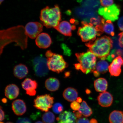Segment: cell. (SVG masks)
Instances as JSON below:
<instances>
[{
  "label": "cell",
  "instance_id": "cell-1",
  "mask_svg": "<svg viewBox=\"0 0 123 123\" xmlns=\"http://www.w3.org/2000/svg\"><path fill=\"white\" fill-rule=\"evenodd\" d=\"M27 35L24 26H15L0 31V55L5 46L10 43H16L22 49L27 47Z\"/></svg>",
  "mask_w": 123,
  "mask_h": 123
},
{
  "label": "cell",
  "instance_id": "cell-2",
  "mask_svg": "<svg viewBox=\"0 0 123 123\" xmlns=\"http://www.w3.org/2000/svg\"><path fill=\"white\" fill-rule=\"evenodd\" d=\"M113 43L111 38L104 36L87 42L85 45L96 56L101 60H105L110 55Z\"/></svg>",
  "mask_w": 123,
  "mask_h": 123
},
{
  "label": "cell",
  "instance_id": "cell-3",
  "mask_svg": "<svg viewBox=\"0 0 123 123\" xmlns=\"http://www.w3.org/2000/svg\"><path fill=\"white\" fill-rule=\"evenodd\" d=\"M60 9L57 5L53 7L47 6L41 12L40 19L41 22L47 28L57 26L61 20Z\"/></svg>",
  "mask_w": 123,
  "mask_h": 123
},
{
  "label": "cell",
  "instance_id": "cell-4",
  "mask_svg": "<svg viewBox=\"0 0 123 123\" xmlns=\"http://www.w3.org/2000/svg\"><path fill=\"white\" fill-rule=\"evenodd\" d=\"M79 62L74 64L77 70H80L84 74L93 73L96 65V56L90 50L84 53H76L75 54Z\"/></svg>",
  "mask_w": 123,
  "mask_h": 123
},
{
  "label": "cell",
  "instance_id": "cell-5",
  "mask_svg": "<svg viewBox=\"0 0 123 123\" xmlns=\"http://www.w3.org/2000/svg\"><path fill=\"white\" fill-rule=\"evenodd\" d=\"M45 56L49 70L52 71L60 73L68 67V64L62 55L53 53L49 50L46 52Z\"/></svg>",
  "mask_w": 123,
  "mask_h": 123
},
{
  "label": "cell",
  "instance_id": "cell-6",
  "mask_svg": "<svg viewBox=\"0 0 123 123\" xmlns=\"http://www.w3.org/2000/svg\"><path fill=\"white\" fill-rule=\"evenodd\" d=\"M81 24V26L78 28L77 33L83 42H89L94 40L97 36L101 35L96 27L91 23L82 21Z\"/></svg>",
  "mask_w": 123,
  "mask_h": 123
},
{
  "label": "cell",
  "instance_id": "cell-7",
  "mask_svg": "<svg viewBox=\"0 0 123 123\" xmlns=\"http://www.w3.org/2000/svg\"><path fill=\"white\" fill-rule=\"evenodd\" d=\"M120 12L119 6L113 4L108 7H100L98 13L107 20L114 21L118 19Z\"/></svg>",
  "mask_w": 123,
  "mask_h": 123
},
{
  "label": "cell",
  "instance_id": "cell-8",
  "mask_svg": "<svg viewBox=\"0 0 123 123\" xmlns=\"http://www.w3.org/2000/svg\"><path fill=\"white\" fill-rule=\"evenodd\" d=\"M54 98L49 94L38 96L34 100V107L43 112H47L53 107Z\"/></svg>",
  "mask_w": 123,
  "mask_h": 123
},
{
  "label": "cell",
  "instance_id": "cell-9",
  "mask_svg": "<svg viewBox=\"0 0 123 123\" xmlns=\"http://www.w3.org/2000/svg\"><path fill=\"white\" fill-rule=\"evenodd\" d=\"M32 64L35 74L38 77L45 76L48 74L49 69L47 64V58L39 56L35 58Z\"/></svg>",
  "mask_w": 123,
  "mask_h": 123
},
{
  "label": "cell",
  "instance_id": "cell-10",
  "mask_svg": "<svg viewBox=\"0 0 123 123\" xmlns=\"http://www.w3.org/2000/svg\"><path fill=\"white\" fill-rule=\"evenodd\" d=\"M43 26L38 22H31L26 25L25 29L27 36L32 39L37 38L43 30Z\"/></svg>",
  "mask_w": 123,
  "mask_h": 123
},
{
  "label": "cell",
  "instance_id": "cell-11",
  "mask_svg": "<svg viewBox=\"0 0 123 123\" xmlns=\"http://www.w3.org/2000/svg\"><path fill=\"white\" fill-rule=\"evenodd\" d=\"M123 64V60L121 56L115 58L109 66V70L112 76H118L121 73V67Z\"/></svg>",
  "mask_w": 123,
  "mask_h": 123
},
{
  "label": "cell",
  "instance_id": "cell-12",
  "mask_svg": "<svg viewBox=\"0 0 123 123\" xmlns=\"http://www.w3.org/2000/svg\"><path fill=\"white\" fill-rule=\"evenodd\" d=\"M35 43L40 48L46 49L50 47L52 43L51 38L48 34L43 33L37 37Z\"/></svg>",
  "mask_w": 123,
  "mask_h": 123
},
{
  "label": "cell",
  "instance_id": "cell-13",
  "mask_svg": "<svg viewBox=\"0 0 123 123\" xmlns=\"http://www.w3.org/2000/svg\"><path fill=\"white\" fill-rule=\"evenodd\" d=\"M75 25H72L70 23L67 21H63L60 23L59 25L55 29L64 36H72V31L76 29Z\"/></svg>",
  "mask_w": 123,
  "mask_h": 123
},
{
  "label": "cell",
  "instance_id": "cell-14",
  "mask_svg": "<svg viewBox=\"0 0 123 123\" xmlns=\"http://www.w3.org/2000/svg\"><path fill=\"white\" fill-rule=\"evenodd\" d=\"M97 100L98 104L101 107H108L113 103V97L110 93L105 91L99 93L98 97Z\"/></svg>",
  "mask_w": 123,
  "mask_h": 123
},
{
  "label": "cell",
  "instance_id": "cell-15",
  "mask_svg": "<svg viewBox=\"0 0 123 123\" xmlns=\"http://www.w3.org/2000/svg\"><path fill=\"white\" fill-rule=\"evenodd\" d=\"M12 108L14 113L18 116L24 115L27 110L25 102L20 99H16L13 101L12 104Z\"/></svg>",
  "mask_w": 123,
  "mask_h": 123
},
{
  "label": "cell",
  "instance_id": "cell-16",
  "mask_svg": "<svg viewBox=\"0 0 123 123\" xmlns=\"http://www.w3.org/2000/svg\"><path fill=\"white\" fill-rule=\"evenodd\" d=\"M76 118L72 112L65 111L62 112L56 118L57 123H75Z\"/></svg>",
  "mask_w": 123,
  "mask_h": 123
},
{
  "label": "cell",
  "instance_id": "cell-17",
  "mask_svg": "<svg viewBox=\"0 0 123 123\" xmlns=\"http://www.w3.org/2000/svg\"><path fill=\"white\" fill-rule=\"evenodd\" d=\"M19 90L16 85L10 84L7 86L5 90V94L6 97L10 100L15 99L19 96Z\"/></svg>",
  "mask_w": 123,
  "mask_h": 123
},
{
  "label": "cell",
  "instance_id": "cell-18",
  "mask_svg": "<svg viewBox=\"0 0 123 123\" xmlns=\"http://www.w3.org/2000/svg\"><path fill=\"white\" fill-rule=\"evenodd\" d=\"M109 66L108 63L105 60L98 61L96 64L95 70L93 72L94 75L98 77L101 74L106 73L109 70Z\"/></svg>",
  "mask_w": 123,
  "mask_h": 123
},
{
  "label": "cell",
  "instance_id": "cell-19",
  "mask_svg": "<svg viewBox=\"0 0 123 123\" xmlns=\"http://www.w3.org/2000/svg\"><path fill=\"white\" fill-rule=\"evenodd\" d=\"M28 72V69L26 66L23 64H19L15 66L13 69L14 76L20 79L25 77Z\"/></svg>",
  "mask_w": 123,
  "mask_h": 123
},
{
  "label": "cell",
  "instance_id": "cell-20",
  "mask_svg": "<svg viewBox=\"0 0 123 123\" xmlns=\"http://www.w3.org/2000/svg\"><path fill=\"white\" fill-rule=\"evenodd\" d=\"M78 93L76 89L73 87H68L64 90L63 96L64 99L69 102H73L77 98Z\"/></svg>",
  "mask_w": 123,
  "mask_h": 123
},
{
  "label": "cell",
  "instance_id": "cell-21",
  "mask_svg": "<svg viewBox=\"0 0 123 123\" xmlns=\"http://www.w3.org/2000/svg\"><path fill=\"white\" fill-rule=\"evenodd\" d=\"M23 89L26 91V93L36 91L38 87V84L36 81L27 78L24 80L21 84Z\"/></svg>",
  "mask_w": 123,
  "mask_h": 123
},
{
  "label": "cell",
  "instance_id": "cell-22",
  "mask_svg": "<svg viewBox=\"0 0 123 123\" xmlns=\"http://www.w3.org/2000/svg\"><path fill=\"white\" fill-rule=\"evenodd\" d=\"M46 89L50 92H55L59 88L60 82L56 78L50 77L46 80L45 83Z\"/></svg>",
  "mask_w": 123,
  "mask_h": 123
},
{
  "label": "cell",
  "instance_id": "cell-23",
  "mask_svg": "<svg viewBox=\"0 0 123 123\" xmlns=\"http://www.w3.org/2000/svg\"><path fill=\"white\" fill-rule=\"evenodd\" d=\"M94 88L97 92H104L107 90L108 82L105 78H99L96 79L94 83Z\"/></svg>",
  "mask_w": 123,
  "mask_h": 123
},
{
  "label": "cell",
  "instance_id": "cell-24",
  "mask_svg": "<svg viewBox=\"0 0 123 123\" xmlns=\"http://www.w3.org/2000/svg\"><path fill=\"white\" fill-rule=\"evenodd\" d=\"M110 123H123V112L115 110L111 112L109 117Z\"/></svg>",
  "mask_w": 123,
  "mask_h": 123
},
{
  "label": "cell",
  "instance_id": "cell-25",
  "mask_svg": "<svg viewBox=\"0 0 123 123\" xmlns=\"http://www.w3.org/2000/svg\"><path fill=\"white\" fill-rule=\"evenodd\" d=\"M103 29L104 32L107 34L110 35L112 37L115 35L114 27L112 21L107 20L103 25Z\"/></svg>",
  "mask_w": 123,
  "mask_h": 123
},
{
  "label": "cell",
  "instance_id": "cell-26",
  "mask_svg": "<svg viewBox=\"0 0 123 123\" xmlns=\"http://www.w3.org/2000/svg\"><path fill=\"white\" fill-rule=\"evenodd\" d=\"M78 111L86 117H90L93 111L85 101H83L81 103L80 108Z\"/></svg>",
  "mask_w": 123,
  "mask_h": 123
},
{
  "label": "cell",
  "instance_id": "cell-27",
  "mask_svg": "<svg viewBox=\"0 0 123 123\" xmlns=\"http://www.w3.org/2000/svg\"><path fill=\"white\" fill-rule=\"evenodd\" d=\"M42 119L44 123H53L55 121V115L51 112H46L43 115Z\"/></svg>",
  "mask_w": 123,
  "mask_h": 123
},
{
  "label": "cell",
  "instance_id": "cell-28",
  "mask_svg": "<svg viewBox=\"0 0 123 123\" xmlns=\"http://www.w3.org/2000/svg\"><path fill=\"white\" fill-rule=\"evenodd\" d=\"M63 109L64 107L60 103H56L53 106V111L57 114H59L62 113Z\"/></svg>",
  "mask_w": 123,
  "mask_h": 123
},
{
  "label": "cell",
  "instance_id": "cell-29",
  "mask_svg": "<svg viewBox=\"0 0 123 123\" xmlns=\"http://www.w3.org/2000/svg\"><path fill=\"white\" fill-rule=\"evenodd\" d=\"M101 5L104 7H107L113 4V0H100Z\"/></svg>",
  "mask_w": 123,
  "mask_h": 123
},
{
  "label": "cell",
  "instance_id": "cell-30",
  "mask_svg": "<svg viewBox=\"0 0 123 123\" xmlns=\"http://www.w3.org/2000/svg\"><path fill=\"white\" fill-rule=\"evenodd\" d=\"M80 106L81 105L79 103L75 101H73L71 104L70 105L71 108L75 111H79Z\"/></svg>",
  "mask_w": 123,
  "mask_h": 123
},
{
  "label": "cell",
  "instance_id": "cell-31",
  "mask_svg": "<svg viewBox=\"0 0 123 123\" xmlns=\"http://www.w3.org/2000/svg\"><path fill=\"white\" fill-rule=\"evenodd\" d=\"M16 123H31L30 120L27 118H20L17 121Z\"/></svg>",
  "mask_w": 123,
  "mask_h": 123
},
{
  "label": "cell",
  "instance_id": "cell-32",
  "mask_svg": "<svg viewBox=\"0 0 123 123\" xmlns=\"http://www.w3.org/2000/svg\"><path fill=\"white\" fill-rule=\"evenodd\" d=\"M76 123H90V122L87 118L83 117L80 118L77 120Z\"/></svg>",
  "mask_w": 123,
  "mask_h": 123
},
{
  "label": "cell",
  "instance_id": "cell-33",
  "mask_svg": "<svg viewBox=\"0 0 123 123\" xmlns=\"http://www.w3.org/2000/svg\"><path fill=\"white\" fill-rule=\"evenodd\" d=\"M118 25L119 30L123 32V16L121 17L118 21Z\"/></svg>",
  "mask_w": 123,
  "mask_h": 123
},
{
  "label": "cell",
  "instance_id": "cell-34",
  "mask_svg": "<svg viewBox=\"0 0 123 123\" xmlns=\"http://www.w3.org/2000/svg\"><path fill=\"white\" fill-rule=\"evenodd\" d=\"M119 45L121 48H123V32L119 34Z\"/></svg>",
  "mask_w": 123,
  "mask_h": 123
},
{
  "label": "cell",
  "instance_id": "cell-35",
  "mask_svg": "<svg viewBox=\"0 0 123 123\" xmlns=\"http://www.w3.org/2000/svg\"><path fill=\"white\" fill-rule=\"evenodd\" d=\"M0 121H2L5 119V113L3 110L2 107L0 106Z\"/></svg>",
  "mask_w": 123,
  "mask_h": 123
},
{
  "label": "cell",
  "instance_id": "cell-36",
  "mask_svg": "<svg viewBox=\"0 0 123 123\" xmlns=\"http://www.w3.org/2000/svg\"><path fill=\"white\" fill-rule=\"evenodd\" d=\"M74 115L76 118L78 119L81 118L82 116V114L79 111L76 112Z\"/></svg>",
  "mask_w": 123,
  "mask_h": 123
},
{
  "label": "cell",
  "instance_id": "cell-37",
  "mask_svg": "<svg viewBox=\"0 0 123 123\" xmlns=\"http://www.w3.org/2000/svg\"><path fill=\"white\" fill-rule=\"evenodd\" d=\"M90 123H98V121L94 118H92L90 120Z\"/></svg>",
  "mask_w": 123,
  "mask_h": 123
},
{
  "label": "cell",
  "instance_id": "cell-38",
  "mask_svg": "<svg viewBox=\"0 0 123 123\" xmlns=\"http://www.w3.org/2000/svg\"><path fill=\"white\" fill-rule=\"evenodd\" d=\"M82 100L80 97H78L77 98L76 101L78 103H81L82 102Z\"/></svg>",
  "mask_w": 123,
  "mask_h": 123
},
{
  "label": "cell",
  "instance_id": "cell-39",
  "mask_svg": "<svg viewBox=\"0 0 123 123\" xmlns=\"http://www.w3.org/2000/svg\"><path fill=\"white\" fill-rule=\"evenodd\" d=\"M1 101L3 103L6 104L7 102V100L5 98H3L2 100H1Z\"/></svg>",
  "mask_w": 123,
  "mask_h": 123
},
{
  "label": "cell",
  "instance_id": "cell-40",
  "mask_svg": "<svg viewBox=\"0 0 123 123\" xmlns=\"http://www.w3.org/2000/svg\"><path fill=\"white\" fill-rule=\"evenodd\" d=\"M86 92L87 94H90L91 93L90 91L88 90V89H87V90H86Z\"/></svg>",
  "mask_w": 123,
  "mask_h": 123
},
{
  "label": "cell",
  "instance_id": "cell-41",
  "mask_svg": "<svg viewBox=\"0 0 123 123\" xmlns=\"http://www.w3.org/2000/svg\"><path fill=\"white\" fill-rule=\"evenodd\" d=\"M35 123H43L42 122H41V121H37Z\"/></svg>",
  "mask_w": 123,
  "mask_h": 123
},
{
  "label": "cell",
  "instance_id": "cell-42",
  "mask_svg": "<svg viewBox=\"0 0 123 123\" xmlns=\"http://www.w3.org/2000/svg\"><path fill=\"white\" fill-rule=\"evenodd\" d=\"M4 0H0V5L1 4V3L3 2V1H4Z\"/></svg>",
  "mask_w": 123,
  "mask_h": 123
},
{
  "label": "cell",
  "instance_id": "cell-43",
  "mask_svg": "<svg viewBox=\"0 0 123 123\" xmlns=\"http://www.w3.org/2000/svg\"><path fill=\"white\" fill-rule=\"evenodd\" d=\"M6 123H13L12 122H7Z\"/></svg>",
  "mask_w": 123,
  "mask_h": 123
},
{
  "label": "cell",
  "instance_id": "cell-44",
  "mask_svg": "<svg viewBox=\"0 0 123 123\" xmlns=\"http://www.w3.org/2000/svg\"><path fill=\"white\" fill-rule=\"evenodd\" d=\"M0 123H4L3 122H1H1H0Z\"/></svg>",
  "mask_w": 123,
  "mask_h": 123
},
{
  "label": "cell",
  "instance_id": "cell-45",
  "mask_svg": "<svg viewBox=\"0 0 123 123\" xmlns=\"http://www.w3.org/2000/svg\"></svg>",
  "mask_w": 123,
  "mask_h": 123
}]
</instances>
